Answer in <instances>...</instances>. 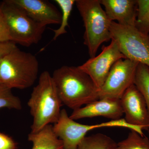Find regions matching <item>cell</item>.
Listing matches in <instances>:
<instances>
[{
    "label": "cell",
    "mask_w": 149,
    "mask_h": 149,
    "mask_svg": "<svg viewBox=\"0 0 149 149\" xmlns=\"http://www.w3.org/2000/svg\"><path fill=\"white\" fill-rule=\"evenodd\" d=\"M52 76L62 103L73 110L99 100L100 89L78 67L63 65Z\"/></svg>",
    "instance_id": "obj_1"
},
{
    "label": "cell",
    "mask_w": 149,
    "mask_h": 149,
    "mask_svg": "<svg viewBox=\"0 0 149 149\" xmlns=\"http://www.w3.org/2000/svg\"><path fill=\"white\" fill-rule=\"evenodd\" d=\"M62 104L52 75L48 71H44L27 102L33 118L31 133H37L57 122Z\"/></svg>",
    "instance_id": "obj_2"
},
{
    "label": "cell",
    "mask_w": 149,
    "mask_h": 149,
    "mask_svg": "<svg viewBox=\"0 0 149 149\" xmlns=\"http://www.w3.org/2000/svg\"><path fill=\"white\" fill-rule=\"evenodd\" d=\"M39 70L37 57L17 47L0 60V82L11 89H27L35 84Z\"/></svg>",
    "instance_id": "obj_3"
},
{
    "label": "cell",
    "mask_w": 149,
    "mask_h": 149,
    "mask_svg": "<svg viewBox=\"0 0 149 149\" xmlns=\"http://www.w3.org/2000/svg\"><path fill=\"white\" fill-rule=\"evenodd\" d=\"M75 4L84 23V44L91 58L95 56L100 46L111 40L112 22L103 9L100 0H77Z\"/></svg>",
    "instance_id": "obj_4"
},
{
    "label": "cell",
    "mask_w": 149,
    "mask_h": 149,
    "mask_svg": "<svg viewBox=\"0 0 149 149\" xmlns=\"http://www.w3.org/2000/svg\"><path fill=\"white\" fill-rule=\"evenodd\" d=\"M0 8L8 27L11 42L27 47L40 42L46 27L34 21L13 0L3 1Z\"/></svg>",
    "instance_id": "obj_5"
},
{
    "label": "cell",
    "mask_w": 149,
    "mask_h": 149,
    "mask_svg": "<svg viewBox=\"0 0 149 149\" xmlns=\"http://www.w3.org/2000/svg\"><path fill=\"white\" fill-rule=\"evenodd\" d=\"M111 40L116 43L125 58L149 67V38L135 26H125L112 21Z\"/></svg>",
    "instance_id": "obj_6"
},
{
    "label": "cell",
    "mask_w": 149,
    "mask_h": 149,
    "mask_svg": "<svg viewBox=\"0 0 149 149\" xmlns=\"http://www.w3.org/2000/svg\"><path fill=\"white\" fill-rule=\"evenodd\" d=\"M139 63L127 58L120 59L116 62L100 89L99 100H120L125 91L134 84Z\"/></svg>",
    "instance_id": "obj_7"
},
{
    "label": "cell",
    "mask_w": 149,
    "mask_h": 149,
    "mask_svg": "<svg viewBox=\"0 0 149 149\" xmlns=\"http://www.w3.org/2000/svg\"><path fill=\"white\" fill-rule=\"evenodd\" d=\"M102 49L98 55L78 66L90 76L99 89L103 85L113 64L119 60L126 59L113 40H111L109 45L103 46Z\"/></svg>",
    "instance_id": "obj_8"
},
{
    "label": "cell",
    "mask_w": 149,
    "mask_h": 149,
    "mask_svg": "<svg viewBox=\"0 0 149 149\" xmlns=\"http://www.w3.org/2000/svg\"><path fill=\"white\" fill-rule=\"evenodd\" d=\"M120 101L126 122L148 130L149 114L146 103L136 85L133 84L125 91Z\"/></svg>",
    "instance_id": "obj_9"
},
{
    "label": "cell",
    "mask_w": 149,
    "mask_h": 149,
    "mask_svg": "<svg viewBox=\"0 0 149 149\" xmlns=\"http://www.w3.org/2000/svg\"><path fill=\"white\" fill-rule=\"evenodd\" d=\"M123 114L120 100L104 99L73 110L70 117L72 120H76L102 116L112 120H116L120 119Z\"/></svg>",
    "instance_id": "obj_10"
},
{
    "label": "cell",
    "mask_w": 149,
    "mask_h": 149,
    "mask_svg": "<svg viewBox=\"0 0 149 149\" xmlns=\"http://www.w3.org/2000/svg\"><path fill=\"white\" fill-rule=\"evenodd\" d=\"M34 21L43 26L60 24L62 15L55 6L44 0H13Z\"/></svg>",
    "instance_id": "obj_11"
},
{
    "label": "cell",
    "mask_w": 149,
    "mask_h": 149,
    "mask_svg": "<svg viewBox=\"0 0 149 149\" xmlns=\"http://www.w3.org/2000/svg\"><path fill=\"white\" fill-rule=\"evenodd\" d=\"M100 2L111 21L125 26H135L137 0H100Z\"/></svg>",
    "instance_id": "obj_12"
},
{
    "label": "cell",
    "mask_w": 149,
    "mask_h": 149,
    "mask_svg": "<svg viewBox=\"0 0 149 149\" xmlns=\"http://www.w3.org/2000/svg\"><path fill=\"white\" fill-rule=\"evenodd\" d=\"M80 126V123L70 117L66 110L61 109L59 118L54 124L53 129L56 136L62 142L63 149H77L85 137L81 133Z\"/></svg>",
    "instance_id": "obj_13"
},
{
    "label": "cell",
    "mask_w": 149,
    "mask_h": 149,
    "mask_svg": "<svg viewBox=\"0 0 149 149\" xmlns=\"http://www.w3.org/2000/svg\"><path fill=\"white\" fill-rule=\"evenodd\" d=\"M28 140L32 142V149H63L61 140L56 136L53 125L50 124L37 133H30Z\"/></svg>",
    "instance_id": "obj_14"
},
{
    "label": "cell",
    "mask_w": 149,
    "mask_h": 149,
    "mask_svg": "<svg viewBox=\"0 0 149 149\" xmlns=\"http://www.w3.org/2000/svg\"><path fill=\"white\" fill-rule=\"evenodd\" d=\"M117 143L109 136L97 133L85 137L81 141L77 149H116Z\"/></svg>",
    "instance_id": "obj_15"
},
{
    "label": "cell",
    "mask_w": 149,
    "mask_h": 149,
    "mask_svg": "<svg viewBox=\"0 0 149 149\" xmlns=\"http://www.w3.org/2000/svg\"><path fill=\"white\" fill-rule=\"evenodd\" d=\"M134 84L143 96L149 114V67L139 63L136 70Z\"/></svg>",
    "instance_id": "obj_16"
},
{
    "label": "cell",
    "mask_w": 149,
    "mask_h": 149,
    "mask_svg": "<svg viewBox=\"0 0 149 149\" xmlns=\"http://www.w3.org/2000/svg\"><path fill=\"white\" fill-rule=\"evenodd\" d=\"M55 2L60 8L61 10L62 18L60 26L57 29H53L54 37L53 40H56L59 36L65 34L66 27L68 25V19L74 5V0H55Z\"/></svg>",
    "instance_id": "obj_17"
},
{
    "label": "cell",
    "mask_w": 149,
    "mask_h": 149,
    "mask_svg": "<svg viewBox=\"0 0 149 149\" xmlns=\"http://www.w3.org/2000/svg\"><path fill=\"white\" fill-rule=\"evenodd\" d=\"M137 16L135 27L140 32L148 36L149 0H137Z\"/></svg>",
    "instance_id": "obj_18"
},
{
    "label": "cell",
    "mask_w": 149,
    "mask_h": 149,
    "mask_svg": "<svg viewBox=\"0 0 149 149\" xmlns=\"http://www.w3.org/2000/svg\"><path fill=\"white\" fill-rule=\"evenodd\" d=\"M116 149H149V140L135 130H131L127 139L118 143Z\"/></svg>",
    "instance_id": "obj_19"
},
{
    "label": "cell",
    "mask_w": 149,
    "mask_h": 149,
    "mask_svg": "<svg viewBox=\"0 0 149 149\" xmlns=\"http://www.w3.org/2000/svg\"><path fill=\"white\" fill-rule=\"evenodd\" d=\"M20 110L22 108L20 99L13 94L11 89L0 84V109Z\"/></svg>",
    "instance_id": "obj_20"
},
{
    "label": "cell",
    "mask_w": 149,
    "mask_h": 149,
    "mask_svg": "<svg viewBox=\"0 0 149 149\" xmlns=\"http://www.w3.org/2000/svg\"><path fill=\"white\" fill-rule=\"evenodd\" d=\"M10 41V36L5 18L0 8V42Z\"/></svg>",
    "instance_id": "obj_21"
},
{
    "label": "cell",
    "mask_w": 149,
    "mask_h": 149,
    "mask_svg": "<svg viewBox=\"0 0 149 149\" xmlns=\"http://www.w3.org/2000/svg\"><path fill=\"white\" fill-rule=\"evenodd\" d=\"M17 144L12 138L0 133V149H17Z\"/></svg>",
    "instance_id": "obj_22"
},
{
    "label": "cell",
    "mask_w": 149,
    "mask_h": 149,
    "mask_svg": "<svg viewBox=\"0 0 149 149\" xmlns=\"http://www.w3.org/2000/svg\"><path fill=\"white\" fill-rule=\"evenodd\" d=\"M16 47V44L11 41L0 42V60Z\"/></svg>",
    "instance_id": "obj_23"
},
{
    "label": "cell",
    "mask_w": 149,
    "mask_h": 149,
    "mask_svg": "<svg viewBox=\"0 0 149 149\" xmlns=\"http://www.w3.org/2000/svg\"><path fill=\"white\" fill-rule=\"evenodd\" d=\"M148 133H149V130H148Z\"/></svg>",
    "instance_id": "obj_24"
},
{
    "label": "cell",
    "mask_w": 149,
    "mask_h": 149,
    "mask_svg": "<svg viewBox=\"0 0 149 149\" xmlns=\"http://www.w3.org/2000/svg\"><path fill=\"white\" fill-rule=\"evenodd\" d=\"M148 36H149V34H148Z\"/></svg>",
    "instance_id": "obj_25"
},
{
    "label": "cell",
    "mask_w": 149,
    "mask_h": 149,
    "mask_svg": "<svg viewBox=\"0 0 149 149\" xmlns=\"http://www.w3.org/2000/svg\"><path fill=\"white\" fill-rule=\"evenodd\" d=\"M0 84H1V82H0Z\"/></svg>",
    "instance_id": "obj_26"
}]
</instances>
